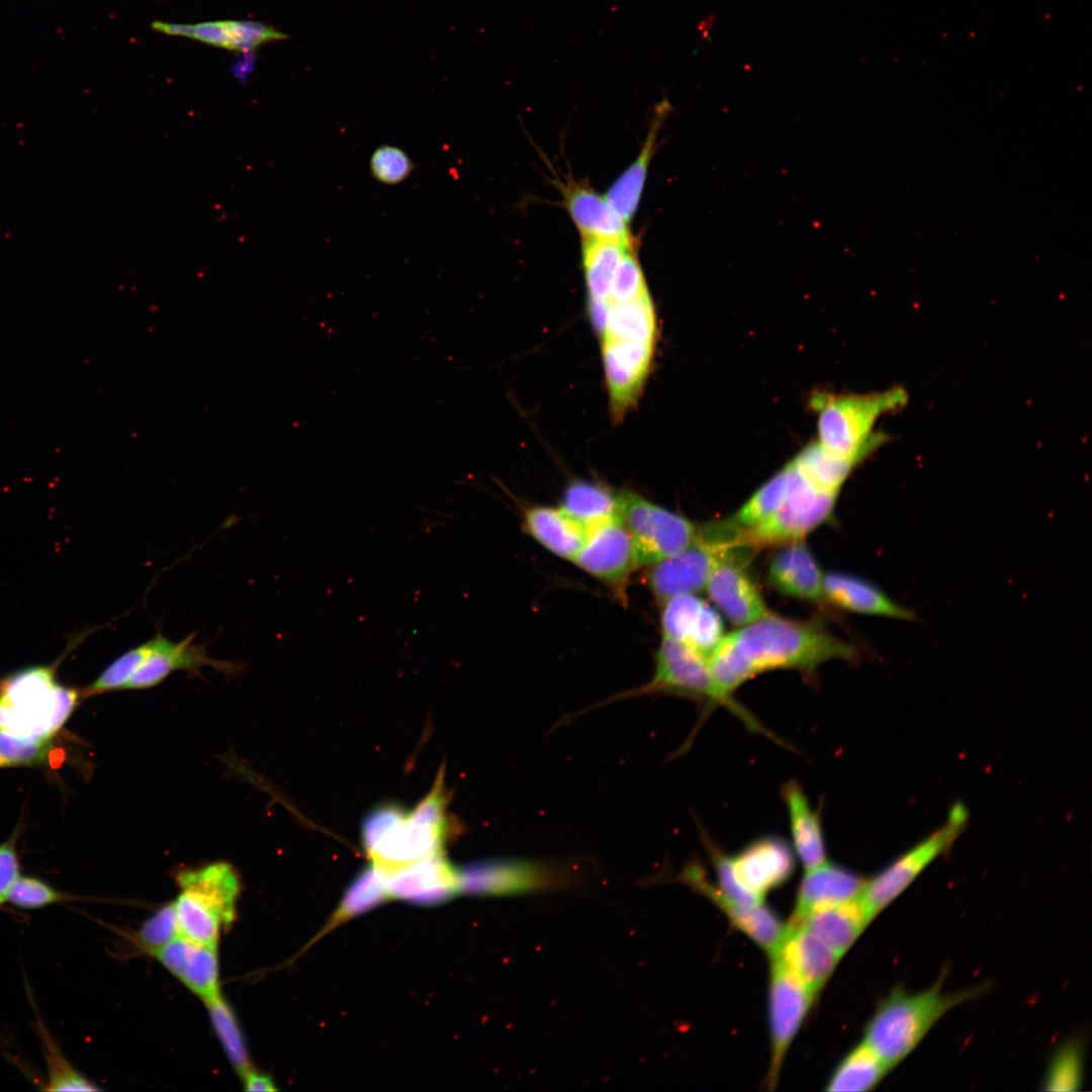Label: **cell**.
<instances>
[{"mask_svg":"<svg viewBox=\"0 0 1092 1092\" xmlns=\"http://www.w3.org/2000/svg\"><path fill=\"white\" fill-rule=\"evenodd\" d=\"M442 779L412 811L382 804L365 816L361 835L371 861L390 870L441 852L448 832Z\"/></svg>","mask_w":1092,"mask_h":1092,"instance_id":"2","label":"cell"},{"mask_svg":"<svg viewBox=\"0 0 1092 1092\" xmlns=\"http://www.w3.org/2000/svg\"><path fill=\"white\" fill-rule=\"evenodd\" d=\"M180 935L174 903L161 907L138 931V942L150 954Z\"/></svg>","mask_w":1092,"mask_h":1092,"instance_id":"48","label":"cell"},{"mask_svg":"<svg viewBox=\"0 0 1092 1092\" xmlns=\"http://www.w3.org/2000/svg\"><path fill=\"white\" fill-rule=\"evenodd\" d=\"M573 562L605 583L624 602L626 587L637 567L631 536L619 514L590 526Z\"/></svg>","mask_w":1092,"mask_h":1092,"instance_id":"12","label":"cell"},{"mask_svg":"<svg viewBox=\"0 0 1092 1092\" xmlns=\"http://www.w3.org/2000/svg\"><path fill=\"white\" fill-rule=\"evenodd\" d=\"M180 893L174 903L180 936L217 947L220 931L235 919L241 883L224 861L178 874Z\"/></svg>","mask_w":1092,"mask_h":1092,"instance_id":"6","label":"cell"},{"mask_svg":"<svg viewBox=\"0 0 1092 1092\" xmlns=\"http://www.w3.org/2000/svg\"><path fill=\"white\" fill-rule=\"evenodd\" d=\"M693 889L709 898L725 913L736 929L742 931L762 949L774 953L779 947L786 926L780 918L763 904L748 906L726 897L718 887L711 884L697 861L689 863L680 876Z\"/></svg>","mask_w":1092,"mask_h":1092,"instance_id":"20","label":"cell"},{"mask_svg":"<svg viewBox=\"0 0 1092 1092\" xmlns=\"http://www.w3.org/2000/svg\"><path fill=\"white\" fill-rule=\"evenodd\" d=\"M701 836L715 869L719 890L729 899L743 905L762 904V897L746 890L737 882L732 869L731 855L719 849L705 831H701Z\"/></svg>","mask_w":1092,"mask_h":1092,"instance_id":"43","label":"cell"},{"mask_svg":"<svg viewBox=\"0 0 1092 1092\" xmlns=\"http://www.w3.org/2000/svg\"><path fill=\"white\" fill-rule=\"evenodd\" d=\"M631 246L632 242L581 236V259L588 298L609 300L616 268Z\"/></svg>","mask_w":1092,"mask_h":1092,"instance_id":"33","label":"cell"},{"mask_svg":"<svg viewBox=\"0 0 1092 1092\" xmlns=\"http://www.w3.org/2000/svg\"><path fill=\"white\" fill-rule=\"evenodd\" d=\"M370 168L376 180L393 185L403 181L411 174L414 165L402 150L383 145L373 152Z\"/></svg>","mask_w":1092,"mask_h":1092,"instance_id":"49","label":"cell"},{"mask_svg":"<svg viewBox=\"0 0 1092 1092\" xmlns=\"http://www.w3.org/2000/svg\"><path fill=\"white\" fill-rule=\"evenodd\" d=\"M228 50L251 52L262 44L289 36L273 26L252 20H224Z\"/></svg>","mask_w":1092,"mask_h":1092,"instance_id":"45","label":"cell"},{"mask_svg":"<svg viewBox=\"0 0 1092 1092\" xmlns=\"http://www.w3.org/2000/svg\"><path fill=\"white\" fill-rule=\"evenodd\" d=\"M731 862L737 882L764 898L768 891L791 878L795 869V854L784 839L765 836L731 855Z\"/></svg>","mask_w":1092,"mask_h":1092,"instance_id":"21","label":"cell"},{"mask_svg":"<svg viewBox=\"0 0 1092 1092\" xmlns=\"http://www.w3.org/2000/svg\"><path fill=\"white\" fill-rule=\"evenodd\" d=\"M49 753V739L20 736L0 728V766L40 762Z\"/></svg>","mask_w":1092,"mask_h":1092,"instance_id":"47","label":"cell"},{"mask_svg":"<svg viewBox=\"0 0 1092 1092\" xmlns=\"http://www.w3.org/2000/svg\"><path fill=\"white\" fill-rule=\"evenodd\" d=\"M618 514L634 546L637 567L650 566L685 547L698 527L684 516L628 490L618 492Z\"/></svg>","mask_w":1092,"mask_h":1092,"instance_id":"10","label":"cell"},{"mask_svg":"<svg viewBox=\"0 0 1092 1092\" xmlns=\"http://www.w3.org/2000/svg\"><path fill=\"white\" fill-rule=\"evenodd\" d=\"M650 693H664L686 697L705 705L708 709L724 707L735 715L751 732L761 733L777 743L784 741L770 733L741 703L719 688L709 669L707 660L682 643L662 637L655 654V668L651 680L645 686L627 692L625 698Z\"/></svg>","mask_w":1092,"mask_h":1092,"instance_id":"7","label":"cell"},{"mask_svg":"<svg viewBox=\"0 0 1092 1092\" xmlns=\"http://www.w3.org/2000/svg\"><path fill=\"white\" fill-rule=\"evenodd\" d=\"M212 1026L224 1052L240 1075L252 1068L246 1042L234 1011L219 995L205 1003Z\"/></svg>","mask_w":1092,"mask_h":1092,"instance_id":"39","label":"cell"},{"mask_svg":"<svg viewBox=\"0 0 1092 1092\" xmlns=\"http://www.w3.org/2000/svg\"><path fill=\"white\" fill-rule=\"evenodd\" d=\"M1083 1083V1057L1078 1043L1068 1042L1054 1056L1044 1081L1045 1091L1079 1090Z\"/></svg>","mask_w":1092,"mask_h":1092,"instance_id":"42","label":"cell"},{"mask_svg":"<svg viewBox=\"0 0 1092 1092\" xmlns=\"http://www.w3.org/2000/svg\"><path fill=\"white\" fill-rule=\"evenodd\" d=\"M856 898L815 909L789 924L802 926L815 934L840 958L870 923Z\"/></svg>","mask_w":1092,"mask_h":1092,"instance_id":"29","label":"cell"},{"mask_svg":"<svg viewBox=\"0 0 1092 1092\" xmlns=\"http://www.w3.org/2000/svg\"><path fill=\"white\" fill-rule=\"evenodd\" d=\"M654 345L629 341L602 343L610 407L620 421L637 402L651 365Z\"/></svg>","mask_w":1092,"mask_h":1092,"instance_id":"18","label":"cell"},{"mask_svg":"<svg viewBox=\"0 0 1092 1092\" xmlns=\"http://www.w3.org/2000/svg\"><path fill=\"white\" fill-rule=\"evenodd\" d=\"M903 388L869 394L816 392L810 406L817 414L818 442L843 457L862 461L885 441L873 431L877 420L907 402Z\"/></svg>","mask_w":1092,"mask_h":1092,"instance_id":"5","label":"cell"},{"mask_svg":"<svg viewBox=\"0 0 1092 1092\" xmlns=\"http://www.w3.org/2000/svg\"><path fill=\"white\" fill-rule=\"evenodd\" d=\"M734 645L754 677L774 669L811 674L833 659L852 660L854 646L832 634L818 621H803L769 614L730 633Z\"/></svg>","mask_w":1092,"mask_h":1092,"instance_id":"1","label":"cell"},{"mask_svg":"<svg viewBox=\"0 0 1092 1092\" xmlns=\"http://www.w3.org/2000/svg\"><path fill=\"white\" fill-rule=\"evenodd\" d=\"M526 532L558 557L571 560L581 549L588 528L561 508L533 507L524 516Z\"/></svg>","mask_w":1092,"mask_h":1092,"instance_id":"30","label":"cell"},{"mask_svg":"<svg viewBox=\"0 0 1092 1092\" xmlns=\"http://www.w3.org/2000/svg\"><path fill=\"white\" fill-rule=\"evenodd\" d=\"M389 897L386 887V871L371 861L348 886L340 905L321 932L332 930L342 922L363 914L382 904Z\"/></svg>","mask_w":1092,"mask_h":1092,"instance_id":"35","label":"cell"},{"mask_svg":"<svg viewBox=\"0 0 1092 1092\" xmlns=\"http://www.w3.org/2000/svg\"><path fill=\"white\" fill-rule=\"evenodd\" d=\"M150 652L149 640L131 647L111 661L84 690V696L125 690L131 676L144 663Z\"/></svg>","mask_w":1092,"mask_h":1092,"instance_id":"41","label":"cell"},{"mask_svg":"<svg viewBox=\"0 0 1092 1092\" xmlns=\"http://www.w3.org/2000/svg\"><path fill=\"white\" fill-rule=\"evenodd\" d=\"M662 605L663 636L682 643L707 660L725 635L718 610L697 594L674 596Z\"/></svg>","mask_w":1092,"mask_h":1092,"instance_id":"19","label":"cell"},{"mask_svg":"<svg viewBox=\"0 0 1092 1092\" xmlns=\"http://www.w3.org/2000/svg\"><path fill=\"white\" fill-rule=\"evenodd\" d=\"M195 635L192 632L181 641L174 642L157 632L149 639L148 657L131 676L125 690L151 689L175 671L195 673L202 667H211L225 675H236L242 671L241 663L210 657L203 645L194 642Z\"/></svg>","mask_w":1092,"mask_h":1092,"instance_id":"15","label":"cell"},{"mask_svg":"<svg viewBox=\"0 0 1092 1092\" xmlns=\"http://www.w3.org/2000/svg\"><path fill=\"white\" fill-rule=\"evenodd\" d=\"M717 534L708 525L698 527L696 538L677 553L652 565L647 584L660 603L705 588L713 568L722 559L744 549Z\"/></svg>","mask_w":1092,"mask_h":1092,"instance_id":"11","label":"cell"},{"mask_svg":"<svg viewBox=\"0 0 1092 1092\" xmlns=\"http://www.w3.org/2000/svg\"><path fill=\"white\" fill-rule=\"evenodd\" d=\"M656 334L655 308L647 291L626 302H610L606 330L600 341H629L655 346Z\"/></svg>","mask_w":1092,"mask_h":1092,"instance_id":"32","label":"cell"},{"mask_svg":"<svg viewBox=\"0 0 1092 1092\" xmlns=\"http://www.w3.org/2000/svg\"><path fill=\"white\" fill-rule=\"evenodd\" d=\"M859 462L829 451L818 441L804 447L792 460L798 472L813 485L835 494Z\"/></svg>","mask_w":1092,"mask_h":1092,"instance_id":"34","label":"cell"},{"mask_svg":"<svg viewBox=\"0 0 1092 1092\" xmlns=\"http://www.w3.org/2000/svg\"><path fill=\"white\" fill-rule=\"evenodd\" d=\"M889 1070L862 1041L842 1059L831 1075L826 1090L869 1091L881 1082Z\"/></svg>","mask_w":1092,"mask_h":1092,"instance_id":"38","label":"cell"},{"mask_svg":"<svg viewBox=\"0 0 1092 1092\" xmlns=\"http://www.w3.org/2000/svg\"><path fill=\"white\" fill-rule=\"evenodd\" d=\"M785 966L815 996L831 976L839 957L819 937L802 926H786L784 937L770 954Z\"/></svg>","mask_w":1092,"mask_h":1092,"instance_id":"23","label":"cell"},{"mask_svg":"<svg viewBox=\"0 0 1092 1092\" xmlns=\"http://www.w3.org/2000/svg\"><path fill=\"white\" fill-rule=\"evenodd\" d=\"M866 881L856 873L827 860L807 870L799 887L792 921L801 919L815 909L854 900Z\"/></svg>","mask_w":1092,"mask_h":1092,"instance_id":"27","label":"cell"},{"mask_svg":"<svg viewBox=\"0 0 1092 1092\" xmlns=\"http://www.w3.org/2000/svg\"><path fill=\"white\" fill-rule=\"evenodd\" d=\"M790 464L791 481L783 504L762 522L737 533L736 545L756 551L804 540L831 517L838 494L816 487Z\"/></svg>","mask_w":1092,"mask_h":1092,"instance_id":"8","label":"cell"},{"mask_svg":"<svg viewBox=\"0 0 1092 1092\" xmlns=\"http://www.w3.org/2000/svg\"><path fill=\"white\" fill-rule=\"evenodd\" d=\"M19 877L15 849L10 844L0 846V905L6 902L8 891Z\"/></svg>","mask_w":1092,"mask_h":1092,"instance_id":"50","label":"cell"},{"mask_svg":"<svg viewBox=\"0 0 1092 1092\" xmlns=\"http://www.w3.org/2000/svg\"><path fill=\"white\" fill-rule=\"evenodd\" d=\"M823 597L832 605L862 615L912 621L916 614L894 602L874 582L858 575L832 571L824 574Z\"/></svg>","mask_w":1092,"mask_h":1092,"instance_id":"25","label":"cell"},{"mask_svg":"<svg viewBox=\"0 0 1092 1092\" xmlns=\"http://www.w3.org/2000/svg\"><path fill=\"white\" fill-rule=\"evenodd\" d=\"M385 871L390 898L436 906L459 893L457 870L441 852Z\"/></svg>","mask_w":1092,"mask_h":1092,"instance_id":"17","label":"cell"},{"mask_svg":"<svg viewBox=\"0 0 1092 1092\" xmlns=\"http://www.w3.org/2000/svg\"><path fill=\"white\" fill-rule=\"evenodd\" d=\"M80 692L61 686L56 664L31 666L0 680V728L49 739L73 712Z\"/></svg>","mask_w":1092,"mask_h":1092,"instance_id":"4","label":"cell"},{"mask_svg":"<svg viewBox=\"0 0 1092 1092\" xmlns=\"http://www.w3.org/2000/svg\"><path fill=\"white\" fill-rule=\"evenodd\" d=\"M782 797L797 856L806 870L822 864L826 861V845L818 811L811 806L802 786L795 780L783 786Z\"/></svg>","mask_w":1092,"mask_h":1092,"instance_id":"28","label":"cell"},{"mask_svg":"<svg viewBox=\"0 0 1092 1092\" xmlns=\"http://www.w3.org/2000/svg\"><path fill=\"white\" fill-rule=\"evenodd\" d=\"M459 893L509 895L539 890L564 880L557 870L520 859H485L456 868Z\"/></svg>","mask_w":1092,"mask_h":1092,"instance_id":"14","label":"cell"},{"mask_svg":"<svg viewBox=\"0 0 1092 1092\" xmlns=\"http://www.w3.org/2000/svg\"><path fill=\"white\" fill-rule=\"evenodd\" d=\"M648 291L646 280L633 246L621 258L612 282L609 302L632 300Z\"/></svg>","mask_w":1092,"mask_h":1092,"instance_id":"44","label":"cell"},{"mask_svg":"<svg viewBox=\"0 0 1092 1092\" xmlns=\"http://www.w3.org/2000/svg\"><path fill=\"white\" fill-rule=\"evenodd\" d=\"M770 957L768 1006L771 1061L767 1085L772 1088L778 1081L785 1054L815 996L778 957Z\"/></svg>","mask_w":1092,"mask_h":1092,"instance_id":"13","label":"cell"},{"mask_svg":"<svg viewBox=\"0 0 1092 1092\" xmlns=\"http://www.w3.org/2000/svg\"><path fill=\"white\" fill-rule=\"evenodd\" d=\"M561 192L565 208L581 236L632 242L629 224L612 208L606 197L590 186L569 180L562 185Z\"/></svg>","mask_w":1092,"mask_h":1092,"instance_id":"26","label":"cell"},{"mask_svg":"<svg viewBox=\"0 0 1092 1092\" xmlns=\"http://www.w3.org/2000/svg\"><path fill=\"white\" fill-rule=\"evenodd\" d=\"M242 1076L244 1089L247 1091H274L276 1087L273 1080L254 1068L247 1070Z\"/></svg>","mask_w":1092,"mask_h":1092,"instance_id":"51","label":"cell"},{"mask_svg":"<svg viewBox=\"0 0 1092 1092\" xmlns=\"http://www.w3.org/2000/svg\"><path fill=\"white\" fill-rule=\"evenodd\" d=\"M791 474L789 462L760 485L732 516L719 523L736 535L768 518L783 504L789 490Z\"/></svg>","mask_w":1092,"mask_h":1092,"instance_id":"36","label":"cell"},{"mask_svg":"<svg viewBox=\"0 0 1092 1092\" xmlns=\"http://www.w3.org/2000/svg\"><path fill=\"white\" fill-rule=\"evenodd\" d=\"M37 1029L44 1046L48 1066V1091H96L98 1087L79 1073L66 1060L62 1051L44 1026L38 1022Z\"/></svg>","mask_w":1092,"mask_h":1092,"instance_id":"40","label":"cell"},{"mask_svg":"<svg viewBox=\"0 0 1092 1092\" xmlns=\"http://www.w3.org/2000/svg\"><path fill=\"white\" fill-rule=\"evenodd\" d=\"M752 553L749 549H742L722 559L713 568L704 588L717 610L738 627L771 614L757 585L745 570V562Z\"/></svg>","mask_w":1092,"mask_h":1092,"instance_id":"16","label":"cell"},{"mask_svg":"<svg viewBox=\"0 0 1092 1092\" xmlns=\"http://www.w3.org/2000/svg\"><path fill=\"white\" fill-rule=\"evenodd\" d=\"M561 509L589 528L618 515V493L598 482L575 480L566 486Z\"/></svg>","mask_w":1092,"mask_h":1092,"instance_id":"37","label":"cell"},{"mask_svg":"<svg viewBox=\"0 0 1092 1092\" xmlns=\"http://www.w3.org/2000/svg\"><path fill=\"white\" fill-rule=\"evenodd\" d=\"M666 107L667 106L663 102L657 106V114L650 126L640 153L611 185L605 195L612 208L628 224L633 218L641 199L648 167L654 155L657 133Z\"/></svg>","mask_w":1092,"mask_h":1092,"instance_id":"31","label":"cell"},{"mask_svg":"<svg viewBox=\"0 0 1092 1092\" xmlns=\"http://www.w3.org/2000/svg\"><path fill=\"white\" fill-rule=\"evenodd\" d=\"M782 547L769 561L767 579L771 587L793 599L814 603L824 599V574L804 540Z\"/></svg>","mask_w":1092,"mask_h":1092,"instance_id":"24","label":"cell"},{"mask_svg":"<svg viewBox=\"0 0 1092 1092\" xmlns=\"http://www.w3.org/2000/svg\"><path fill=\"white\" fill-rule=\"evenodd\" d=\"M967 819L966 808L962 804L954 805L941 827L866 881L856 899L870 922L951 846Z\"/></svg>","mask_w":1092,"mask_h":1092,"instance_id":"9","label":"cell"},{"mask_svg":"<svg viewBox=\"0 0 1092 1092\" xmlns=\"http://www.w3.org/2000/svg\"><path fill=\"white\" fill-rule=\"evenodd\" d=\"M66 894L33 877H18L8 891L6 902L15 907L34 910L65 901Z\"/></svg>","mask_w":1092,"mask_h":1092,"instance_id":"46","label":"cell"},{"mask_svg":"<svg viewBox=\"0 0 1092 1092\" xmlns=\"http://www.w3.org/2000/svg\"><path fill=\"white\" fill-rule=\"evenodd\" d=\"M152 954L204 1003L220 995L216 947L179 935Z\"/></svg>","mask_w":1092,"mask_h":1092,"instance_id":"22","label":"cell"},{"mask_svg":"<svg viewBox=\"0 0 1092 1092\" xmlns=\"http://www.w3.org/2000/svg\"><path fill=\"white\" fill-rule=\"evenodd\" d=\"M981 990L979 987L945 993L941 980L918 993L897 986L879 1003L866 1026L863 1042L891 1069L919 1044L946 1012L977 997Z\"/></svg>","mask_w":1092,"mask_h":1092,"instance_id":"3","label":"cell"}]
</instances>
